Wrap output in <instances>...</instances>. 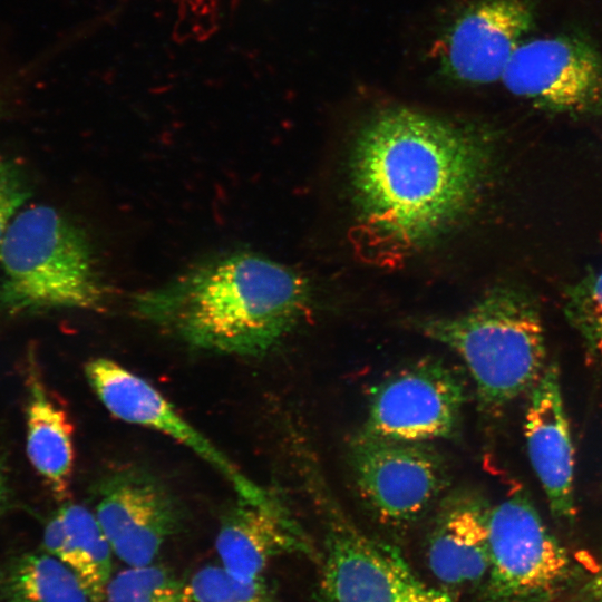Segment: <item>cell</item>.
Masks as SVG:
<instances>
[{
	"label": "cell",
	"instance_id": "obj_1",
	"mask_svg": "<svg viewBox=\"0 0 602 602\" xmlns=\"http://www.w3.org/2000/svg\"><path fill=\"white\" fill-rule=\"evenodd\" d=\"M492 157L491 140L476 128L408 107L380 111L351 158L361 250L388 262L431 243L475 205Z\"/></svg>",
	"mask_w": 602,
	"mask_h": 602
},
{
	"label": "cell",
	"instance_id": "obj_2",
	"mask_svg": "<svg viewBox=\"0 0 602 602\" xmlns=\"http://www.w3.org/2000/svg\"><path fill=\"white\" fill-rule=\"evenodd\" d=\"M309 299V285L297 271L240 251L138 293L133 310L193 348L261 356L298 324Z\"/></svg>",
	"mask_w": 602,
	"mask_h": 602
},
{
	"label": "cell",
	"instance_id": "obj_3",
	"mask_svg": "<svg viewBox=\"0 0 602 602\" xmlns=\"http://www.w3.org/2000/svg\"><path fill=\"white\" fill-rule=\"evenodd\" d=\"M105 299L85 232L50 205L23 207L0 246V310H96Z\"/></svg>",
	"mask_w": 602,
	"mask_h": 602
},
{
	"label": "cell",
	"instance_id": "obj_4",
	"mask_svg": "<svg viewBox=\"0 0 602 602\" xmlns=\"http://www.w3.org/2000/svg\"><path fill=\"white\" fill-rule=\"evenodd\" d=\"M419 330L462 358L487 410H497L528 390L544 370L541 314L520 289L494 288L466 312L426 319Z\"/></svg>",
	"mask_w": 602,
	"mask_h": 602
},
{
	"label": "cell",
	"instance_id": "obj_5",
	"mask_svg": "<svg viewBox=\"0 0 602 602\" xmlns=\"http://www.w3.org/2000/svg\"><path fill=\"white\" fill-rule=\"evenodd\" d=\"M313 473L311 491L324 526L320 602H455L448 591L424 582L396 547L355 525Z\"/></svg>",
	"mask_w": 602,
	"mask_h": 602
},
{
	"label": "cell",
	"instance_id": "obj_6",
	"mask_svg": "<svg viewBox=\"0 0 602 602\" xmlns=\"http://www.w3.org/2000/svg\"><path fill=\"white\" fill-rule=\"evenodd\" d=\"M482 602H554L575 579L567 551L523 496L491 508Z\"/></svg>",
	"mask_w": 602,
	"mask_h": 602
},
{
	"label": "cell",
	"instance_id": "obj_7",
	"mask_svg": "<svg viewBox=\"0 0 602 602\" xmlns=\"http://www.w3.org/2000/svg\"><path fill=\"white\" fill-rule=\"evenodd\" d=\"M349 458L363 504L391 527L421 518L447 485L446 465L428 443L390 440L360 431L352 439Z\"/></svg>",
	"mask_w": 602,
	"mask_h": 602
},
{
	"label": "cell",
	"instance_id": "obj_8",
	"mask_svg": "<svg viewBox=\"0 0 602 602\" xmlns=\"http://www.w3.org/2000/svg\"><path fill=\"white\" fill-rule=\"evenodd\" d=\"M465 392L460 375L446 362L416 361L372 388L361 433L411 443L450 438L459 425Z\"/></svg>",
	"mask_w": 602,
	"mask_h": 602
},
{
	"label": "cell",
	"instance_id": "obj_9",
	"mask_svg": "<svg viewBox=\"0 0 602 602\" xmlns=\"http://www.w3.org/2000/svg\"><path fill=\"white\" fill-rule=\"evenodd\" d=\"M501 81L513 95L547 111L593 114L602 109V52L572 33L525 39Z\"/></svg>",
	"mask_w": 602,
	"mask_h": 602
},
{
	"label": "cell",
	"instance_id": "obj_10",
	"mask_svg": "<svg viewBox=\"0 0 602 602\" xmlns=\"http://www.w3.org/2000/svg\"><path fill=\"white\" fill-rule=\"evenodd\" d=\"M85 375L101 404L114 417L157 430L186 446L232 485L240 501L259 504L276 496L245 476L140 376L107 358L88 361Z\"/></svg>",
	"mask_w": 602,
	"mask_h": 602
},
{
	"label": "cell",
	"instance_id": "obj_11",
	"mask_svg": "<svg viewBox=\"0 0 602 602\" xmlns=\"http://www.w3.org/2000/svg\"><path fill=\"white\" fill-rule=\"evenodd\" d=\"M95 515L114 554L128 566L152 564L183 524V507L155 475L127 467L103 477Z\"/></svg>",
	"mask_w": 602,
	"mask_h": 602
},
{
	"label": "cell",
	"instance_id": "obj_12",
	"mask_svg": "<svg viewBox=\"0 0 602 602\" xmlns=\"http://www.w3.org/2000/svg\"><path fill=\"white\" fill-rule=\"evenodd\" d=\"M535 21L532 0H476L446 29L441 71L453 80L487 85L502 80L515 50Z\"/></svg>",
	"mask_w": 602,
	"mask_h": 602
},
{
	"label": "cell",
	"instance_id": "obj_13",
	"mask_svg": "<svg viewBox=\"0 0 602 602\" xmlns=\"http://www.w3.org/2000/svg\"><path fill=\"white\" fill-rule=\"evenodd\" d=\"M215 547L221 565L242 580L264 579L276 557L312 553L307 534L278 496L259 504L239 501L223 516Z\"/></svg>",
	"mask_w": 602,
	"mask_h": 602
},
{
	"label": "cell",
	"instance_id": "obj_14",
	"mask_svg": "<svg viewBox=\"0 0 602 602\" xmlns=\"http://www.w3.org/2000/svg\"><path fill=\"white\" fill-rule=\"evenodd\" d=\"M489 511L486 501L467 488L452 491L438 503L427 563L444 590L483 584L489 569Z\"/></svg>",
	"mask_w": 602,
	"mask_h": 602
},
{
	"label": "cell",
	"instance_id": "obj_15",
	"mask_svg": "<svg viewBox=\"0 0 602 602\" xmlns=\"http://www.w3.org/2000/svg\"><path fill=\"white\" fill-rule=\"evenodd\" d=\"M525 437L532 466L555 517L572 520L574 452L565 416L559 368H544L532 387L525 417Z\"/></svg>",
	"mask_w": 602,
	"mask_h": 602
},
{
	"label": "cell",
	"instance_id": "obj_16",
	"mask_svg": "<svg viewBox=\"0 0 602 602\" xmlns=\"http://www.w3.org/2000/svg\"><path fill=\"white\" fill-rule=\"evenodd\" d=\"M31 357L27 377V456L51 492L65 498L74 468L72 426L66 411L50 398Z\"/></svg>",
	"mask_w": 602,
	"mask_h": 602
},
{
	"label": "cell",
	"instance_id": "obj_17",
	"mask_svg": "<svg viewBox=\"0 0 602 602\" xmlns=\"http://www.w3.org/2000/svg\"><path fill=\"white\" fill-rule=\"evenodd\" d=\"M43 546L75 572L91 602L105 601L114 552L94 513L65 505L47 523Z\"/></svg>",
	"mask_w": 602,
	"mask_h": 602
},
{
	"label": "cell",
	"instance_id": "obj_18",
	"mask_svg": "<svg viewBox=\"0 0 602 602\" xmlns=\"http://www.w3.org/2000/svg\"><path fill=\"white\" fill-rule=\"evenodd\" d=\"M1 602H91L75 572L50 553H27L0 571Z\"/></svg>",
	"mask_w": 602,
	"mask_h": 602
},
{
	"label": "cell",
	"instance_id": "obj_19",
	"mask_svg": "<svg viewBox=\"0 0 602 602\" xmlns=\"http://www.w3.org/2000/svg\"><path fill=\"white\" fill-rule=\"evenodd\" d=\"M104 602H195L187 584L165 567L128 566L114 575Z\"/></svg>",
	"mask_w": 602,
	"mask_h": 602
},
{
	"label": "cell",
	"instance_id": "obj_20",
	"mask_svg": "<svg viewBox=\"0 0 602 602\" xmlns=\"http://www.w3.org/2000/svg\"><path fill=\"white\" fill-rule=\"evenodd\" d=\"M564 311L588 353L602 361V269L566 289Z\"/></svg>",
	"mask_w": 602,
	"mask_h": 602
},
{
	"label": "cell",
	"instance_id": "obj_21",
	"mask_svg": "<svg viewBox=\"0 0 602 602\" xmlns=\"http://www.w3.org/2000/svg\"><path fill=\"white\" fill-rule=\"evenodd\" d=\"M186 584L195 602H274L265 579L242 580L221 564L201 567Z\"/></svg>",
	"mask_w": 602,
	"mask_h": 602
},
{
	"label": "cell",
	"instance_id": "obj_22",
	"mask_svg": "<svg viewBox=\"0 0 602 602\" xmlns=\"http://www.w3.org/2000/svg\"><path fill=\"white\" fill-rule=\"evenodd\" d=\"M31 196V181L20 163L0 155V246L20 211Z\"/></svg>",
	"mask_w": 602,
	"mask_h": 602
},
{
	"label": "cell",
	"instance_id": "obj_23",
	"mask_svg": "<svg viewBox=\"0 0 602 602\" xmlns=\"http://www.w3.org/2000/svg\"><path fill=\"white\" fill-rule=\"evenodd\" d=\"M574 602H602V564L600 570L577 590Z\"/></svg>",
	"mask_w": 602,
	"mask_h": 602
},
{
	"label": "cell",
	"instance_id": "obj_24",
	"mask_svg": "<svg viewBox=\"0 0 602 602\" xmlns=\"http://www.w3.org/2000/svg\"><path fill=\"white\" fill-rule=\"evenodd\" d=\"M8 494V479L4 465L0 459V513L3 509L4 503L7 501Z\"/></svg>",
	"mask_w": 602,
	"mask_h": 602
},
{
	"label": "cell",
	"instance_id": "obj_25",
	"mask_svg": "<svg viewBox=\"0 0 602 602\" xmlns=\"http://www.w3.org/2000/svg\"><path fill=\"white\" fill-rule=\"evenodd\" d=\"M3 108H4V104H3L2 97L0 96V116L3 113Z\"/></svg>",
	"mask_w": 602,
	"mask_h": 602
}]
</instances>
